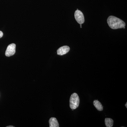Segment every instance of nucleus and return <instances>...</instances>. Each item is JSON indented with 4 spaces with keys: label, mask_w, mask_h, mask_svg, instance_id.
I'll return each instance as SVG.
<instances>
[{
    "label": "nucleus",
    "mask_w": 127,
    "mask_h": 127,
    "mask_svg": "<svg viewBox=\"0 0 127 127\" xmlns=\"http://www.w3.org/2000/svg\"><path fill=\"white\" fill-rule=\"evenodd\" d=\"M107 22L109 27L113 30L125 28V22L120 18L114 16H110L107 18Z\"/></svg>",
    "instance_id": "f257e3e1"
},
{
    "label": "nucleus",
    "mask_w": 127,
    "mask_h": 127,
    "mask_svg": "<svg viewBox=\"0 0 127 127\" xmlns=\"http://www.w3.org/2000/svg\"><path fill=\"white\" fill-rule=\"evenodd\" d=\"M80 100L77 94L73 93L71 95L70 99V106L72 109H75L79 106Z\"/></svg>",
    "instance_id": "f03ea898"
},
{
    "label": "nucleus",
    "mask_w": 127,
    "mask_h": 127,
    "mask_svg": "<svg viewBox=\"0 0 127 127\" xmlns=\"http://www.w3.org/2000/svg\"><path fill=\"white\" fill-rule=\"evenodd\" d=\"M75 17L77 22L79 24H82L84 22V17L83 14L81 11L77 9L75 11Z\"/></svg>",
    "instance_id": "7ed1b4c3"
},
{
    "label": "nucleus",
    "mask_w": 127,
    "mask_h": 127,
    "mask_svg": "<svg viewBox=\"0 0 127 127\" xmlns=\"http://www.w3.org/2000/svg\"><path fill=\"white\" fill-rule=\"evenodd\" d=\"M15 52L16 45L15 43H12L7 46L5 55L6 57H10L13 56Z\"/></svg>",
    "instance_id": "20e7f679"
},
{
    "label": "nucleus",
    "mask_w": 127,
    "mask_h": 127,
    "mask_svg": "<svg viewBox=\"0 0 127 127\" xmlns=\"http://www.w3.org/2000/svg\"><path fill=\"white\" fill-rule=\"evenodd\" d=\"M70 48L68 46H64L59 48L57 51V55L63 56L67 54L70 51Z\"/></svg>",
    "instance_id": "39448f33"
},
{
    "label": "nucleus",
    "mask_w": 127,
    "mask_h": 127,
    "mask_svg": "<svg viewBox=\"0 0 127 127\" xmlns=\"http://www.w3.org/2000/svg\"><path fill=\"white\" fill-rule=\"evenodd\" d=\"M50 127H59V124L56 118L52 117L49 121Z\"/></svg>",
    "instance_id": "423d86ee"
},
{
    "label": "nucleus",
    "mask_w": 127,
    "mask_h": 127,
    "mask_svg": "<svg viewBox=\"0 0 127 127\" xmlns=\"http://www.w3.org/2000/svg\"><path fill=\"white\" fill-rule=\"evenodd\" d=\"M93 104L98 111H101L103 110V107L102 104L98 100H94L93 102Z\"/></svg>",
    "instance_id": "0eeeda50"
},
{
    "label": "nucleus",
    "mask_w": 127,
    "mask_h": 127,
    "mask_svg": "<svg viewBox=\"0 0 127 127\" xmlns=\"http://www.w3.org/2000/svg\"><path fill=\"white\" fill-rule=\"evenodd\" d=\"M113 120L112 119L106 118L105 119V124L107 127H112L113 125Z\"/></svg>",
    "instance_id": "6e6552de"
},
{
    "label": "nucleus",
    "mask_w": 127,
    "mask_h": 127,
    "mask_svg": "<svg viewBox=\"0 0 127 127\" xmlns=\"http://www.w3.org/2000/svg\"><path fill=\"white\" fill-rule=\"evenodd\" d=\"M3 35V32H2L0 31V38L2 37V36Z\"/></svg>",
    "instance_id": "1a4fd4ad"
},
{
    "label": "nucleus",
    "mask_w": 127,
    "mask_h": 127,
    "mask_svg": "<svg viewBox=\"0 0 127 127\" xmlns=\"http://www.w3.org/2000/svg\"><path fill=\"white\" fill-rule=\"evenodd\" d=\"M7 127H14V126H7Z\"/></svg>",
    "instance_id": "9d476101"
},
{
    "label": "nucleus",
    "mask_w": 127,
    "mask_h": 127,
    "mask_svg": "<svg viewBox=\"0 0 127 127\" xmlns=\"http://www.w3.org/2000/svg\"><path fill=\"white\" fill-rule=\"evenodd\" d=\"M125 106H126V108H127V102L126 103V104H125Z\"/></svg>",
    "instance_id": "9b49d317"
},
{
    "label": "nucleus",
    "mask_w": 127,
    "mask_h": 127,
    "mask_svg": "<svg viewBox=\"0 0 127 127\" xmlns=\"http://www.w3.org/2000/svg\"><path fill=\"white\" fill-rule=\"evenodd\" d=\"M81 27V28H82V26H81V27Z\"/></svg>",
    "instance_id": "f8f14e48"
}]
</instances>
